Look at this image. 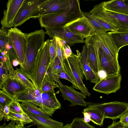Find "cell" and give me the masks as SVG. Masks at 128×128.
Masks as SVG:
<instances>
[{
  "label": "cell",
  "instance_id": "obj_1",
  "mask_svg": "<svg viewBox=\"0 0 128 128\" xmlns=\"http://www.w3.org/2000/svg\"><path fill=\"white\" fill-rule=\"evenodd\" d=\"M34 90L27 88L14 98L18 102H30L39 106L44 112L51 116L56 110L61 108V104L56 98L54 90L39 94H36Z\"/></svg>",
  "mask_w": 128,
  "mask_h": 128
},
{
  "label": "cell",
  "instance_id": "obj_2",
  "mask_svg": "<svg viewBox=\"0 0 128 128\" xmlns=\"http://www.w3.org/2000/svg\"><path fill=\"white\" fill-rule=\"evenodd\" d=\"M82 12L80 1L76 0L72 7L64 11L42 16L38 18L42 27L63 28L70 23L84 17Z\"/></svg>",
  "mask_w": 128,
  "mask_h": 128
},
{
  "label": "cell",
  "instance_id": "obj_3",
  "mask_svg": "<svg viewBox=\"0 0 128 128\" xmlns=\"http://www.w3.org/2000/svg\"><path fill=\"white\" fill-rule=\"evenodd\" d=\"M45 32L42 29L26 34L27 47L24 60L20 68L29 79L32 74L36 58L40 50L44 44Z\"/></svg>",
  "mask_w": 128,
  "mask_h": 128
},
{
  "label": "cell",
  "instance_id": "obj_4",
  "mask_svg": "<svg viewBox=\"0 0 128 128\" xmlns=\"http://www.w3.org/2000/svg\"><path fill=\"white\" fill-rule=\"evenodd\" d=\"M50 40H47L40 50L37 56L30 80L36 89H41L42 84L50 64Z\"/></svg>",
  "mask_w": 128,
  "mask_h": 128
},
{
  "label": "cell",
  "instance_id": "obj_5",
  "mask_svg": "<svg viewBox=\"0 0 128 128\" xmlns=\"http://www.w3.org/2000/svg\"><path fill=\"white\" fill-rule=\"evenodd\" d=\"M65 70L81 92L90 96V94L84 84V75L77 54L72 52L70 57L65 58L64 63Z\"/></svg>",
  "mask_w": 128,
  "mask_h": 128
},
{
  "label": "cell",
  "instance_id": "obj_6",
  "mask_svg": "<svg viewBox=\"0 0 128 128\" xmlns=\"http://www.w3.org/2000/svg\"><path fill=\"white\" fill-rule=\"evenodd\" d=\"M88 108L94 109L104 116L113 120L120 118L128 111V103L114 101L102 103H90Z\"/></svg>",
  "mask_w": 128,
  "mask_h": 128
},
{
  "label": "cell",
  "instance_id": "obj_7",
  "mask_svg": "<svg viewBox=\"0 0 128 128\" xmlns=\"http://www.w3.org/2000/svg\"><path fill=\"white\" fill-rule=\"evenodd\" d=\"M76 0H46L40 4L31 18L64 11L72 7Z\"/></svg>",
  "mask_w": 128,
  "mask_h": 128
},
{
  "label": "cell",
  "instance_id": "obj_8",
  "mask_svg": "<svg viewBox=\"0 0 128 128\" xmlns=\"http://www.w3.org/2000/svg\"><path fill=\"white\" fill-rule=\"evenodd\" d=\"M8 36L21 66L24 62L27 47L26 34L14 27L8 30Z\"/></svg>",
  "mask_w": 128,
  "mask_h": 128
},
{
  "label": "cell",
  "instance_id": "obj_9",
  "mask_svg": "<svg viewBox=\"0 0 128 128\" xmlns=\"http://www.w3.org/2000/svg\"><path fill=\"white\" fill-rule=\"evenodd\" d=\"M46 0H24L12 23V27L20 26L31 18L40 4Z\"/></svg>",
  "mask_w": 128,
  "mask_h": 128
},
{
  "label": "cell",
  "instance_id": "obj_10",
  "mask_svg": "<svg viewBox=\"0 0 128 128\" xmlns=\"http://www.w3.org/2000/svg\"><path fill=\"white\" fill-rule=\"evenodd\" d=\"M121 80L120 73L107 76L96 84L93 89L96 92L106 94L115 93L120 88Z\"/></svg>",
  "mask_w": 128,
  "mask_h": 128
},
{
  "label": "cell",
  "instance_id": "obj_11",
  "mask_svg": "<svg viewBox=\"0 0 128 128\" xmlns=\"http://www.w3.org/2000/svg\"><path fill=\"white\" fill-rule=\"evenodd\" d=\"M45 28L46 30L45 34L48 35L50 38H53L56 36L64 40L67 44L70 46L74 45L77 43L85 42L83 37L75 34L64 27Z\"/></svg>",
  "mask_w": 128,
  "mask_h": 128
},
{
  "label": "cell",
  "instance_id": "obj_12",
  "mask_svg": "<svg viewBox=\"0 0 128 128\" xmlns=\"http://www.w3.org/2000/svg\"><path fill=\"white\" fill-rule=\"evenodd\" d=\"M58 84L61 96L64 100H68L71 102L70 106L78 105L86 106L90 103L84 100L86 98L85 95L76 91L72 86L63 84L61 82Z\"/></svg>",
  "mask_w": 128,
  "mask_h": 128
},
{
  "label": "cell",
  "instance_id": "obj_13",
  "mask_svg": "<svg viewBox=\"0 0 128 128\" xmlns=\"http://www.w3.org/2000/svg\"><path fill=\"white\" fill-rule=\"evenodd\" d=\"M91 36L109 56L114 60H118V52L108 32H97Z\"/></svg>",
  "mask_w": 128,
  "mask_h": 128
},
{
  "label": "cell",
  "instance_id": "obj_14",
  "mask_svg": "<svg viewBox=\"0 0 128 128\" xmlns=\"http://www.w3.org/2000/svg\"><path fill=\"white\" fill-rule=\"evenodd\" d=\"M75 34L86 38L95 33V30L84 17L66 25L64 27Z\"/></svg>",
  "mask_w": 128,
  "mask_h": 128
},
{
  "label": "cell",
  "instance_id": "obj_15",
  "mask_svg": "<svg viewBox=\"0 0 128 128\" xmlns=\"http://www.w3.org/2000/svg\"><path fill=\"white\" fill-rule=\"evenodd\" d=\"M85 42L88 46V62L94 73L98 76V72L101 70L98 56V45L92 36L86 38Z\"/></svg>",
  "mask_w": 128,
  "mask_h": 128
},
{
  "label": "cell",
  "instance_id": "obj_16",
  "mask_svg": "<svg viewBox=\"0 0 128 128\" xmlns=\"http://www.w3.org/2000/svg\"><path fill=\"white\" fill-rule=\"evenodd\" d=\"M88 46L85 44L83 46L81 52L76 50L77 55L83 74L86 80L95 84L100 80L98 76L96 75L92 69L88 62Z\"/></svg>",
  "mask_w": 128,
  "mask_h": 128
},
{
  "label": "cell",
  "instance_id": "obj_17",
  "mask_svg": "<svg viewBox=\"0 0 128 128\" xmlns=\"http://www.w3.org/2000/svg\"><path fill=\"white\" fill-rule=\"evenodd\" d=\"M24 0H9L6 9L4 10V16L1 22L2 26L12 27L13 20Z\"/></svg>",
  "mask_w": 128,
  "mask_h": 128
},
{
  "label": "cell",
  "instance_id": "obj_18",
  "mask_svg": "<svg viewBox=\"0 0 128 128\" xmlns=\"http://www.w3.org/2000/svg\"><path fill=\"white\" fill-rule=\"evenodd\" d=\"M98 53L101 70L106 72L107 76L120 73V68L118 60L112 59L99 46Z\"/></svg>",
  "mask_w": 128,
  "mask_h": 128
},
{
  "label": "cell",
  "instance_id": "obj_19",
  "mask_svg": "<svg viewBox=\"0 0 128 128\" xmlns=\"http://www.w3.org/2000/svg\"><path fill=\"white\" fill-rule=\"evenodd\" d=\"M26 113L33 121L30 123V125L26 127L28 128L34 125L36 126V128H61L63 126V122L57 121L51 118H47L42 116Z\"/></svg>",
  "mask_w": 128,
  "mask_h": 128
},
{
  "label": "cell",
  "instance_id": "obj_20",
  "mask_svg": "<svg viewBox=\"0 0 128 128\" xmlns=\"http://www.w3.org/2000/svg\"><path fill=\"white\" fill-rule=\"evenodd\" d=\"M27 88L15 77L9 75L0 86V90L13 97L17 94L25 91Z\"/></svg>",
  "mask_w": 128,
  "mask_h": 128
},
{
  "label": "cell",
  "instance_id": "obj_21",
  "mask_svg": "<svg viewBox=\"0 0 128 128\" xmlns=\"http://www.w3.org/2000/svg\"><path fill=\"white\" fill-rule=\"evenodd\" d=\"M89 12L92 16L110 25L116 30V31L118 30L119 26L116 20L111 15L109 12L104 9L100 3L95 5Z\"/></svg>",
  "mask_w": 128,
  "mask_h": 128
},
{
  "label": "cell",
  "instance_id": "obj_22",
  "mask_svg": "<svg viewBox=\"0 0 128 128\" xmlns=\"http://www.w3.org/2000/svg\"><path fill=\"white\" fill-rule=\"evenodd\" d=\"M100 3L106 10L128 15V0H112Z\"/></svg>",
  "mask_w": 128,
  "mask_h": 128
},
{
  "label": "cell",
  "instance_id": "obj_23",
  "mask_svg": "<svg viewBox=\"0 0 128 128\" xmlns=\"http://www.w3.org/2000/svg\"><path fill=\"white\" fill-rule=\"evenodd\" d=\"M4 120H11L8 124L17 127L24 126V125L32 122L26 113L25 114L16 113L10 111L8 114L4 117Z\"/></svg>",
  "mask_w": 128,
  "mask_h": 128
},
{
  "label": "cell",
  "instance_id": "obj_24",
  "mask_svg": "<svg viewBox=\"0 0 128 128\" xmlns=\"http://www.w3.org/2000/svg\"><path fill=\"white\" fill-rule=\"evenodd\" d=\"M108 33L118 52L121 48L128 45V32L112 31Z\"/></svg>",
  "mask_w": 128,
  "mask_h": 128
},
{
  "label": "cell",
  "instance_id": "obj_25",
  "mask_svg": "<svg viewBox=\"0 0 128 128\" xmlns=\"http://www.w3.org/2000/svg\"><path fill=\"white\" fill-rule=\"evenodd\" d=\"M23 110L26 112L50 118L49 116L42 110L37 105L30 102H22L20 104Z\"/></svg>",
  "mask_w": 128,
  "mask_h": 128
},
{
  "label": "cell",
  "instance_id": "obj_26",
  "mask_svg": "<svg viewBox=\"0 0 128 128\" xmlns=\"http://www.w3.org/2000/svg\"><path fill=\"white\" fill-rule=\"evenodd\" d=\"M117 20L119 26L118 32H128V15L109 12Z\"/></svg>",
  "mask_w": 128,
  "mask_h": 128
},
{
  "label": "cell",
  "instance_id": "obj_27",
  "mask_svg": "<svg viewBox=\"0 0 128 128\" xmlns=\"http://www.w3.org/2000/svg\"><path fill=\"white\" fill-rule=\"evenodd\" d=\"M14 75L15 78L27 88L36 89L32 81L20 68H16L14 70Z\"/></svg>",
  "mask_w": 128,
  "mask_h": 128
},
{
  "label": "cell",
  "instance_id": "obj_28",
  "mask_svg": "<svg viewBox=\"0 0 128 128\" xmlns=\"http://www.w3.org/2000/svg\"><path fill=\"white\" fill-rule=\"evenodd\" d=\"M82 112L88 113L90 116V120L94 124L100 126L103 125L104 117L95 110L87 107L84 109Z\"/></svg>",
  "mask_w": 128,
  "mask_h": 128
},
{
  "label": "cell",
  "instance_id": "obj_29",
  "mask_svg": "<svg viewBox=\"0 0 128 128\" xmlns=\"http://www.w3.org/2000/svg\"><path fill=\"white\" fill-rule=\"evenodd\" d=\"M59 85L57 82L52 80L46 75L43 80L41 86L42 92L52 91L56 88H58Z\"/></svg>",
  "mask_w": 128,
  "mask_h": 128
},
{
  "label": "cell",
  "instance_id": "obj_30",
  "mask_svg": "<svg viewBox=\"0 0 128 128\" xmlns=\"http://www.w3.org/2000/svg\"><path fill=\"white\" fill-rule=\"evenodd\" d=\"M82 12L84 16L88 20L94 28L95 30V33L98 32H107L108 31L104 28L98 21L94 18L89 12Z\"/></svg>",
  "mask_w": 128,
  "mask_h": 128
},
{
  "label": "cell",
  "instance_id": "obj_31",
  "mask_svg": "<svg viewBox=\"0 0 128 128\" xmlns=\"http://www.w3.org/2000/svg\"><path fill=\"white\" fill-rule=\"evenodd\" d=\"M69 124L70 128H96L94 126L85 122L82 118H74Z\"/></svg>",
  "mask_w": 128,
  "mask_h": 128
},
{
  "label": "cell",
  "instance_id": "obj_32",
  "mask_svg": "<svg viewBox=\"0 0 128 128\" xmlns=\"http://www.w3.org/2000/svg\"><path fill=\"white\" fill-rule=\"evenodd\" d=\"M48 68L52 72L56 74H60L64 70V66L57 56L50 64Z\"/></svg>",
  "mask_w": 128,
  "mask_h": 128
},
{
  "label": "cell",
  "instance_id": "obj_33",
  "mask_svg": "<svg viewBox=\"0 0 128 128\" xmlns=\"http://www.w3.org/2000/svg\"><path fill=\"white\" fill-rule=\"evenodd\" d=\"M7 28L2 26L0 30V51H3L5 46L8 41Z\"/></svg>",
  "mask_w": 128,
  "mask_h": 128
},
{
  "label": "cell",
  "instance_id": "obj_34",
  "mask_svg": "<svg viewBox=\"0 0 128 128\" xmlns=\"http://www.w3.org/2000/svg\"><path fill=\"white\" fill-rule=\"evenodd\" d=\"M57 48L56 38L54 36L52 40H50L49 48L50 64L54 61L56 56Z\"/></svg>",
  "mask_w": 128,
  "mask_h": 128
},
{
  "label": "cell",
  "instance_id": "obj_35",
  "mask_svg": "<svg viewBox=\"0 0 128 128\" xmlns=\"http://www.w3.org/2000/svg\"><path fill=\"white\" fill-rule=\"evenodd\" d=\"M14 98L8 94L3 90H0V105L3 107L10 104L15 100Z\"/></svg>",
  "mask_w": 128,
  "mask_h": 128
},
{
  "label": "cell",
  "instance_id": "obj_36",
  "mask_svg": "<svg viewBox=\"0 0 128 128\" xmlns=\"http://www.w3.org/2000/svg\"><path fill=\"white\" fill-rule=\"evenodd\" d=\"M56 38L57 43L56 56L59 58L64 66V63L65 57L63 49V46L60 41L59 38Z\"/></svg>",
  "mask_w": 128,
  "mask_h": 128
},
{
  "label": "cell",
  "instance_id": "obj_37",
  "mask_svg": "<svg viewBox=\"0 0 128 128\" xmlns=\"http://www.w3.org/2000/svg\"><path fill=\"white\" fill-rule=\"evenodd\" d=\"M9 109L10 111L15 113L21 114L26 113L22 108L20 103L15 100L11 103Z\"/></svg>",
  "mask_w": 128,
  "mask_h": 128
},
{
  "label": "cell",
  "instance_id": "obj_38",
  "mask_svg": "<svg viewBox=\"0 0 128 128\" xmlns=\"http://www.w3.org/2000/svg\"><path fill=\"white\" fill-rule=\"evenodd\" d=\"M0 84L2 83L8 76V72L5 62H0Z\"/></svg>",
  "mask_w": 128,
  "mask_h": 128
},
{
  "label": "cell",
  "instance_id": "obj_39",
  "mask_svg": "<svg viewBox=\"0 0 128 128\" xmlns=\"http://www.w3.org/2000/svg\"><path fill=\"white\" fill-rule=\"evenodd\" d=\"M4 57V62L5 63L8 72V75L12 77H15L14 70L13 68L12 62L9 56H8Z\"/></svg>",
  "mask_w": 128,
  "mask_h": 128
},
{
  "label": "cell",
  "instance_id": "obj_40",
  "mask_svg": "<svg viewBox=\"0 0 128 128\" xmlns=\"http://www.w3.org/2000/svg\"><path fill=\"white\" fill-rule=\"evenodd\" d=\"M58 78L67 80L72 83V86L76 89L78 90L74 82L72 81L70 77L69 76L64 68L63 71L59 74H57Z\"/></svg>",
  "mask_w": 128,
  "mask_h": 128
},
{
  "label": "cell",
  "instance_id": "obj_41",
  "mask_svg": "<svg viewBox=\"0 0 128 128\" xmlns=\"http://www.w3.org/2000/svg\"><path fill=\"white\" fill-rule=\"evenodd\" d=\"M63 49L65 58L70 56L72 52L69 46L67 44H64L63 46Z\"/></svg>",
  "mask_w": 128,
  "mask_h": 128
},
{
  "label": "cell",
  "instance_id": "obj_42",
  "mask_svg": "<svg viewBox=\"0 0 128 128\" xmlns=\"http://www.w3.org/2000/svg\"><path fill=\"white\" fill-rule=\"evenodd\" d=\"M119 121L124 125H128V111L124 114L120 118Z\"/></svg>",
  "mask_w": 128,
  "mask_h": 128
},
{
  "label": "cell",
  "instance_id": "obj_43",
  "mask_svg": "<svg viewBox=\"0 0 128 128\" xmlns=\"http://www.w3.org/2000/svg\"><path fill=\"white\" fill-rule=\"evenodd\" d=\"M124 125L119 121H113L112 124L109 126L108 128H123Z\"/></svg>",
  "mask_w": 128,
  "mask_h": 128
},
{
  "label": "cell",
  "instance_id": "obj_44",
  "mask_svg": "<svg viewBox=\"0 0 128 128\" xmlns=\"http://www.w3.org/2000/svg\"><path fill=\"white\" fill-rule=\"evenodd\" d=\"M98 75L100 80L105 78L107 76L106 72L103 70H101L98 72Z\"/></svg>",
  "mask_w": 128,
  "mask_h": 128
},
{
  "label": "cell",
  "instance_id": "obj_45",
  "mask_svg": "<svg viewBox=\"0 0 128 128\" xmlns=\"http://www.w3.org/2000/svg\"><path fill=\"white\" fill-rule=\"evenodd\" d=\"M82 113L84 114V120L86 122H90V116L89 113L86 112H82Z\"/></svg>",
  "mask_w": 128,
  "mask_h": 128
},
{
  "label": "cell",
  "instance_id": "obj_46",
  "mask_svg": "<svg viewBox=\"0 0 128 128\" xmlns=\"http://www.w3.org/2000/svg\"><path fill=\"white\" fill-rule=\"evenodd\" d=\"M4 117V107L1 105H0V120H2Z\"/></svg>",
  "mask_w": 128,
  "mask_h": 128
},
{
  "label": "cell",
  "instance_id": "obj_47",
  "mask_svg": "<svg viewBox=\"0 0 128 128\" xmlns=\"http://www.w3.org/2000/svg\"><path fill=\"white\" fill-rule=\"evenodd\" d=\"M0 128H28L24 126L17 127L15 126H12L9 125H3L1 126Z\"/></svg>",
  "mask_w": 128,
  "mask_h": 128
},
{
  "label": "cell",
  "instance_id": "obj_48",
  "mask_svg": "<svg viewBox=\"0 0 128 128\" xmlns=\"http://www.w3.org/2000/svg\"><path fill=\"white\" fill-rule=\"evenodd\" d=\"M10 104L6 105L4 107V117L8 114L10 112Z\"/></svg>",
  "mask_w": 128,
  "mask_h": 128
},
{
  "label": "cell",
  "instance_id": "obj_49",
  "mask_svg": "<svg viewBox=\"0 0 128 128\" xmlns=\"http://www.w3.org/2000/svg\"><path fill=\"white\" fill-rule=\"evenodd\" d=\"M12 66H16L18 65H20V62L18 59L13 60L11 61Z\"/></svg>",
  "mask_w": 128,
  "mask_h": 128
},
{
  "label": "cell",
  "instance_id": "obj_50",
  "mask_svg": "<svg viewBox=\"0 0 128 128\" xmlns=\"http://www.w3.org/2000/svg\"><path fill=\"white\" fill-rule=\"evenodd\" d=\"M61 128H70L69 124H67L63 126Z\"/></svg>",
  "mask_w": 128,
  "mask_h": 128
},
{
  "label": "cell",
  "instance_id": "obj_51",
  "mask_svg": "<svg viewBox=\"0 0 128 128\" xmlns=\"http://www.w3.org/2000/svg\"><path fill=\"white\" fill-rule=\"evenodd\" d=\"M123 128H128V125L124 126Z\"/></svg>",
  "mask_w": 128,
  "mask_h": 128
},
{
  "label": "cell",
  "instance_id": "obj_52",
  "mask_svg": "<svg viewBox=\"0 0 128 128\" xmlns=\"http://www.w3.org/2000/svg\"></svg>",
  "mask_w": 128,
  "mask_h": 128
}]
</instances>
